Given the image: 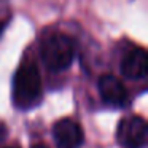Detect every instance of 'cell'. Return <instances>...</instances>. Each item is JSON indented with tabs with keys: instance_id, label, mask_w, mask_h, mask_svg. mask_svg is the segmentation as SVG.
<instances>
[{
	"instance_id": "obj_9",
	"label": "cell",
	"mask_w": 148,
	"mask_h": 148,
	"mask_svg": "<svg viewBox=\"0 0 148 148\" xmlns=\"http://www.w3.org/2000/svg\"><path fill=\"white\" fill-rule=\"evenodd\" d=\"M32 148H46V147H45V145H34Z\"/></svg>"
},
{
	"instance_id": "obj_5",
	"label": "cell",
	"mask_w": 148,
	"mask_h": 148,
	"mask_svg": "<svg viewBox=\"0 0 148 148\" xmlns=\"http://www.w3.org/2000/svg\"><path fill=\"white\" fill-rule=\"evenodd\" d=\"M121 73L127 80H142L148 73V54L143 48L134 46L126 54L123 56L121 64Z\"/></svg>"
},
{
	"instance_id": "obj_4",
	"label": "cell",
	"mask_w": 148,
	"mask_h": 148,
	"mask_svg": "<svg viewBox=\"0 0 148 148\" xmlns=\"http://www.w3.org/2000/svg\"><path fill=\"white\" fill-rule=\"evenodd\" d=\"M53 138L58 148H81L84 135L81 126L75 119L62 118L53 126Z\"/></svg>"
},
{
	"instance_id": "obj_3",
	"label": "cell",
	"mask_w": 148,
	"mask_h": 148,
	"mask_svg": "<svg viewBox=\"0 0 148 148\" xmlns=\"http://www.w3.org/2000/svg\"><path fill=\"white\" fill-rule=\"evenodd\" d=\"M147 121L138 115H132L119 121L116 138L123 148H143L147 143Z\"/></svg>"
},
{
	"instance_id": "obj_2",
	"label": "cell",
	"mask_w": 148,
	"mask_h": 148,
	"mask_svg": "<svg viewBox=\"0 0 148 148\" xmlns=\"http://www.w3.org/2000/svg\"><path fill=\"white\" fill-rule=\"evenodd\" d=\"M40 58L51 72H64L75 59V43L67 34L51 32L43 37L40 45Z\"/></svg>"
},
{
	"instance_id": "obj_8",
	"label": "cell",
	"mask_w": 148,
	"mask_h": 148,
	"mask_svg": "<svg viewBox=\"0 0 148 148\" xmlns=\"http://www.w3.org/2000/svg\"><path fill=\"white\" fill-rule=\"evenodd\" d=\"M7 138V126L3 124V121H0V142H3Z\"/></svg>"
},
{
	"instance_id": "obj_10",
	"label": "cell",
	"mask_w": 148,
	"mask_h": 148,
	"mask_svg": "<svg viewBox=\"0 0 148 148\" xmlns=\"http://www.w3.org/2000/svg\"><path fill=\"white\" fill-rule=\"evenodd\" d=\"M2 148H19V147H2Z\"/></svg>"
},
{
	"instance_id": "obj_6",
	"label": "cell",
	"mask_w": 148,
	"mask_h": 148,
	"mask_svg": "<svg viewBox=\"0 0 148 148\" xmlns=\"http://www.w3.org/2000/svg\"><path fill=\"white\" fill-rule=\"evenodd\" d=\"M99 92L100 97L105 103L113 107H121L127 100V91L126 86L119 78L113 77V75H102L99 78Z\"/></svg>"
},
{
	"instance_id": "obj_1",
	"label": "cell",
	"mask_w": 148,
	"mask_h": 148,
	"mask_svg": "<svg viewBox=\"0 0 148 148\" xmlns=\"http://www.w3.org/2000/svg\"><path fill=\"white\" fill-rule=\"evenodd\" d=\"M42 75L34 61H24L13 77V102L18 108L29 110L42 99Z\"/></svg>"
},
{
	"instance_id": "obj_7",
	"label": "cell",
	"mask_w": 148,
	"mask_h": 148,
	"mask_svg": "<svg viewBox=\"0 0 148 148\" xmlns=\"http://www.w3.org/2000/svg\"><path fill=\"white\" fill-rule=\"evenodd\" d=\"M11 18L10 0H0V29H3Z\"/></svg>"
}]
</instances>
